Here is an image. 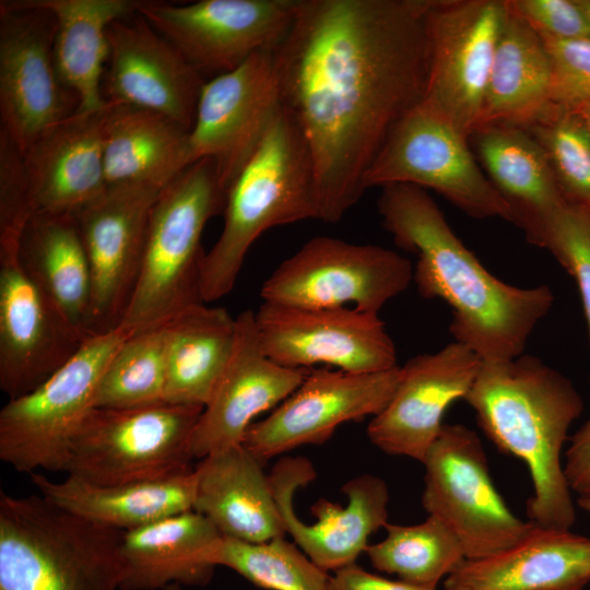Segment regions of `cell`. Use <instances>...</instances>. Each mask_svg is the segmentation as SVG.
Listing matches in <instances>:
<instances>
[{"mask_svg": "<svg viewBox=\"0 0 590 590\" xmlns=\"http://www.w3.org/2000/svg\"><path fill=\"white\" fill-rule=\"evenodd\" d=\"M430 0H298L273 50L282 108L310 154L318 219L337 223L394 125L424 96Z\"/></svg>", "mask_w": 590, "mask_h": 590, "instance_id": "1", "label": "cell"}, {"mask_svg": "<svg viewBox=\"0 0 590 590\" xmlns=\"http://www.w3.org/2000/svg\"><path fill=\"white\" fill-rule=\"evenodd\" d=\"M377 205L396 245L417 255L413 281L418 293L450 306L455 341L483 362L523 354L530 334L554 303L551 288L517 287L489 273L423 188L384 186Z\"/></svg>", "mask_w": 590, "mask_h": 590, "instance_id": "2", "label": "cell"}, {"mask_svg": "<svg viewBox=\"0 0 590 590\" xmlns=\"http://www.w3.org/2000/svg\"><path fill=\"white\" fill-rule=\"evenodd\" d=\"M464 401L495 446L527 464L533 488L527 503L530 521L570 530L576 509L560 456L568 429L583 408L573 382L528 354L482 361Z\"/></svg>", "mask_w": 590, "mask_h": 590, "instance_id": "3", "label": "cell"}, {"mask_svg": "<svg viewBox=\"0 0 590 590\" xmlns=\"http://www.w3.org/2000/svg\"><path fill=\"white\" fill-rule=\"evenodd\" d=\"M222 232L205 253V304L234 287L245 257L266 231L318 219L316 182L307 144L282 108L226 191Z\"/></svg>", "mask_w": 590, "mask_h": 590, "instance_id": "4", "label": "cell"}, {"mask_svg": "<svg viewBox=\"0 0 590 590\" xmlns=\"http://www.w3.org/2000/svg\"><path fill=\"white\" fill-rule=\"evenodd\" d=\"M226 190L211 160L189 165L152 206L139 279L119 327L132 334L160 328L203 304L202 232L224 211Z\"/></svg>", "mask_w": 590, "mask_h": 590, "instance_id": "5", "label": "cell"}, {"mask_svg": "<svg viewBox=\"0 0 590 590\" xmlns=\"http://www.w3.org/2000/svg\"><path fill=\"white\" fill-rule=\"evenodd\" d=\"M125 531L0 493V590H117Z\"/></svg>", "mask_w": 590, "mask_h": 590, "instance_id": "6", "label": "cell"}, {"mask_svg": "<svg viewBox=\"0 0 590 590\" xmlns=\"http://www.w3.org/2000/svg\"><path fill=\"white\" fill-rule=\"evenodd\" d=\"M202 410L168 402L93 408L71 441L63 472L103 485L191 472L190 441Z\"/></svg>", "mask_w": 590, "mask_h": 590, "instance_id": "7", "label": "cell"}, {"mask_svg": "<svg viewBox=\"0 0 590 590\" xmlns=\"http://www.w3.org/2000/svg\"><path fill=\"white\" fill-rule=\"evenodd\" d=\"M132 333L119 327L87 338L75 355L0 411V458L17 472H63L71 441L94 408L102 376Z\"/></svg>", "mask_w": 590, "mask_h": 590, "instance_id": "8", "label": "cell"}, {"mask_svg": "<svg viewBox=\"0 0 590 590\" xmlns=\"http://www.w3.org/2000/svg\"><path fill=\"white\" fill-rule=\"evenodd\" d=\"M423 465L422 505L458 540L465 559H479L517 543L533 526L522 521L496 489L477 434L444 424Z\"/></svg>", "mask_w": 590, "mask_h": 590, "instance_id": "9", "label": "cell"}, {"mask_svg": "<svg viewBox=\"0 0 590 590\" xmlns=\"http://www.w3.org/2000/svg\"><path fill=\"white\" fill-rule=\"evenodd\" d=\"M468 138L418 104L391 129L363 186L408 184L429 188L476 219L512 222L510 205L481 170Z\"/></svg>", "mask_w": 590, "mask_h": 590, "instance_id": "10", "label": "cell"}, {"mask_svg": "<svg viewBox=\"0 0 590 590\" xmlns=\"http://www.w3.org/2000/svg\"><path fill=\"white\" fill-rule=\"evenodd\" d=\"M412 263L398 252L329 236L306 241L263 282V302L299 307L378 311L413 281Z\"/></svg>", "mask_w": 590, "mask_h": 590, "instance_id": "11", "label": "cell"}, {"mask_svg": "<svg viewBox=\"0 0 590 590\" xmlns=\"http://www.w3.org/2000/svg\"><path fill=\"white\" fill-rule=\"evenodd\" d=\"M506 14L505 0H430L428 67L420 103L468 139L479 126Z\"/></svg>", "mask_w": 590, "mask_h": 590, "instance_id": "12", "label": "cell"}, {"mask_svg": "<svg viewBox=\"0 0 590 590\" xmlns=\"http://www.w3.org/2000/svg\"><path fill=\"white\" fill-rule=\"evenodd\" d=\"M54 38L49 11L26 0L0 2V130L22 155L79 107L58 75Z\"/></svg>", "mask_w": 590, "mask_h": 590, "instance_id": "13", "label": "cell"}, {"mask_svg": "<svg viewBox=\"0 0 590 590\" xmlns=\"http://www.w3.org/2000/svg\"><path fill=\"white\" fill-rule=\"evenodd\" d=\"M298 0L140 1L137 12L202 75L229 72L250 56L274 50L288 32Z\"/></svg>", "mask_w": 590, "mask_h": 590, "instance_id": "14", "label": "cell"}, {"mask_svg": "<svg viewBox=\"0 0 590 590\" xmlns=\"http://www.w3.org/2000/svg\"><path fill=\"white\" fill-rule=\"evenodd\" d=\"M255 321L264 352L284 367L376 373L398 366L394 343L375 312L263 302Z\"/></svg>", "mask_w": 590, "mask_h": 590, "instance_id": "15", "label": "cell"}, {"mask_svg": "<svg viewBox=\"0 0 590 590\" xmlns=\"http://www.w3.org/2000/svg\"><path fill=\"white\" fill-rule=\"evenodd\" d=\"M282 109L273 50L204 82L189 132L191 164L211 160L227 191Z\"/></svg>", "mask_w": 590, "mask_h": 590, "instance_id": "16", "label": "cell"}, {"mask_svg": "<svg viewBox=\"0 0 590 590\" xmlns=\"http://www.w3.org/2000/svg\"><path fill=\"white\" fill-rule=\"evenodd\" d=\"M20 239L0 240V389L10 399L45 382L85 341L20 260Z\"/></svg>", "mask_w": 590, "mask_h": 590, "instance_id": "17", "label": "cell"}, {"mask_svg": "<svg viewBox=\"0 0 590 590\" xmlns=\"http://www.w3.org/2000/svg\"><path fill=\"white\" fill-rule=\"evenodd\" d=\"M399 376V365L376 373L316 369L269 416L250 425L241 445L262 463L302 446L321 445L342 424L379 414Z\"/></svg>", "mask_w": 590, "mask_h": 590, "instance_id": "18", "label": "cell"}, {"mask_svg": "<svg viewBox=\"0 0 590 590\" xmlns=\"http://www.w3.org/2000/svg\"><path fill=\"white\" fill-rule=\"evenodd\" d=\"M315 477L314 464L305 457H282L269 474L286 534L317 566L335 571L355 564L369 536L388 523L389 491L379 476H355L342 487L347 504L318 499L310 508L317 521L307 524L297 517L293 498Z\"/></svg>", "mask_w": 590, "mask_h": 590, "instance_id": "19", "label": "cell"}, {"mask_svg": "<svg viewBox=\"0 0 590 590\" xmlns=\"http://www.w3.org/2000/svg\"><path fill=\"white\" fill-rule=\"evenodd\" d=\"M158 192L140 186L108 187L75 215L91 270V337L119 328L123 319Z\"/></svg>", "mask_w": 590, "mask_h": 590, "instance_id": "20", "label": "cell"}, {"mask_svg": "<svg viewBox=\"0 0 590 590\" xmlns=\"http://www.w3.org/2000/svg\"><path fill=\"white\" fill-rule=\"evenodd\" d=\"M107 37L104 99L157 113L190 131L202 75L138 12L113 22Z\"/></svg>", "mask_w": 590, "mask_h": 590, "instance_id": "21", "label": "cell"}, {"mask_svg": "<svg viewBox=\"0 0 590 590\" xmlns=\"http://www.w3.org/2000/svg\"><path fill=\"white\" fill-rule=\"evenodd\" d=\"M481 365L472 350L456 341L409 359L400 366L389 403L367 426L370 442L388 455L422 463L442 429L446 410L464 400Z\"/></svg>", "mask_w": 590, "mask_h": 590, "instance_id": "22", "label": "cell"}, {"mask_svg": "<svg viewBox=\"0 0 590 590\" xmlns=\"http://www.w3.org/2000/svg\"><path fill=\"white\" fill-rule=\"evenodd\" d=\"M236 321L231 358L191 437L192 459L241 445L252 420L275 409L307 375L305 369L284 367L267 355L259 340L255 311L240 312Z\"/></svg>", "mask_w": 590, "mask_h": 590, "instance_id": "23", "label": "cell"}, {"mask_svg": "<svg viewBox=\"0 0 590 590\" xmlns=\"http://www.w3.org/2000/svg\"><path fill=\"white\" fill-rule=\"evenodd\" d=\"M107 107L74 113L46 130L22 155L34 213L75 216L105 193Z\"/></svg>", "mask_w": 590, "mask_h": 590, "instance_id": "24", "label": "cell"}, {"mask_svg": "<svg viewBox=\"0 0 590 590\" xmlns=\"http://www.w3.org/2000/svg\"><path fill=\"white\" fill-rule=\"evenodd\" d=\"M589 581L590 538L533 523L508 548L463 560L447 577L445 589L582 590Z\"/></svg>", "mask_w": 590, "mask_h": 590, "instance_id": "25", "label": "cell"}, {"mask_svg": "<svg viewBox=\"0 0 590 590\" xmlns=\"http://www.w3.org/2000/svg\"><path fill=\"white\" fill-rule=\"evenodd\" d=\"M193 469L192 510L229 539L263 543L285 536L263 463L243 445L211 453Z\"/></svg>", "mask_w": 590, "mask_h": 590, "instance_id": "26", "label": "cell"}, {"mask_svg": "<svg viewBox=\"0 0 590 590\" xmlns=\"http://www.w3.org/2000/svg\"><path fill=\"white\" fill-rule=\"evenodd\" d=\"M223 539L219 530L194 510L125 531L119 547L120 589L204 586L217 566Z\"/></svg>", "mask_w": 590, "mask_h": 590, "instance_id": "27", "label": "cell"}, {"mask_svg": "<svg viewBox=\"0 0 590 590\" xmlns=\"http://www.w3.org/2000/svg\"><path fill=\"white\" fill-rule=\"evenodd\" d=\"M473 135L488 179L512 210V223L540 247L546 225L568 202L546 153L519 126H485Z\"/></svg>", "mask_w": 590, "mask_h": 590, "instance_id": "28", "label": "cell"}, {"mask_svg": "<svg viewBox=\"0 0 590 590\" xmlns=\"http://www.w3.org/2000/svg\"><path fill=\"white\" fill-rule=\"evenodd\" d=\"M189 132L157 113L108 103L104 125L107 187L161 191L191 165Z\"/></svg>", "mask_w": 590, "mask_h": 590, "instance_id": "29", "label": "cell"}, {"mask_svg": "<svg viewBox=\"0 0 590 590\" xmlns=\"http://www.w3.org/2000/svg\"><path fill=\"white\" fill-rule=\"evenodd\" d=\"M40 495L59 508L91 522L130 531L192 510L194 472L174 477L103 485L72 475L55 482L40 472L30 474Z\"/></svg>", "mask_w": 590, "mask_h": 590, "instance_id": "30", "label": "cell"}, {"mask_svg": "<svg viewBox=\"0 0 590 590\" xmlns=\"http://www.w3.org/2000/svg\"><path fill=\"white\" fill-rule=\"evenodd\" d=\"M55 20L54 59L62 84L78 98L76 113H94L108 103L102 93L109 46L107 32L137 12L138 0H26Z\"/></svg>", "mask_w": 590, "mask_h": 590, "instance_id": "31", "label": "cell"}, {"mask_svg": "<svg viewBox=\"0 0 590 590\" xmlns=\"http://www.w3.org/2000/svg\"><path fill=\"white\" fill-rule=\"evenodd\" d=\"M20 260L70 326L91 337L92 280L73 215L34 213L20 238Z\"/></svg>", "mask_w": 590, "mask_h": 590, "instance_id": "32", "label": "cell"}, {"mask_svg": "<svg viewBox=\"0 0 590 590\" xmlns=\"http://www.w3.org/2000/svg\"><path fill=\"white\" fill-rule=\"evenodd\" d=\"M505 1L506 14L477 129L491 125L527 127L551 106V61L545 45Z\"/></svg>", "mask_w": 590, "mask_h": 590, "instance_id": "33", "label": "cell"}, {"mask_svg": "<svg viewBox=\"0 0 590 590\" xmlns=\"http://www.w3.org/2000/svg\"><path fill=\"white\" fill-rule=\"evenodd\" d=\"M167 326L165 402L202 406L231 358L236 318L226 308L199 304Z\"/></svg>", "mask_w": 590, "mask_h": 590, "instance_id": "34", "label": "cell"}, {"mask_svg": "<svg viewBox=\"0 0 590 590\" xmlns=\"http://www.w3.org/2000/svg\"><path fill=\"white\" fill-rule=\"evenodd\" d=\"M382 541L365 550L370 564L404 582L436 589L463 560V551L449 528L434 516L410 526L388 522Z\"/></svg>", "mask_w": 590, "mask_h": 590, "instance_id": "35", "label": "cell"}, {"mask_svg": "<svg viewBox=\"0 0 590 590\" xmlns=\"http://www.w3.org/2000/svg\"><path fill=\"white\" fill-rule=\"evenodd\" d=\"M167 326L129 335L99 381L94 408L132 409L165 402Z\"/></svg>", "mask_w": 590, "mask_h": 590, "instance_id": "36", "label": "cell"}, {"mask_svg": "<svg viewBox=\"0 0 590 590\" xmlns=\"http://www.w3.org/2000/svg\"><path fill=\"white\" fill-rule=\"evenodd\" d=\"M217 566H225L267 590H329L328 571L285 536L263 543L223 539Z\"/></svg>", "mask_w": 590, "mask_h": 590, "instance_id": "37", "label": "cell"}, {"mask_svg": "<svg viewBox=\"0 0 590 590\" xmlns=\"http://www.w3.org/2000/svg\"><path fill=\"white\" fill-rule=\"evenodd\" d=\"M543 148L569 202L590 204V130L571 108L551 105L527 127Z\"/></svg>", "mask_w": 590, "mask_h": 590, "instance_id": "38", "label": "cell"}, {"mask_svg": "<svg viewBox=\"0 0 590 590\" xmlns=\"http://www.w3.org/2000/svg\"><path fill=\"white\" fill-rule=\"evenodd\" d=\"M575 279L590 337V209L567 202L545 227L541 246Z\"/></svg>", "mask_w": 590, "mask_h": 590, "instance_id": "39", "label": "cell"}, {"mask_svg": "<svg viewBox=\"0 0 590 590\" xmlns=\"http://www.w3.org/2000/svg\"><path fill=\"white\" fill-rule=\"evenodd\" d=\"M540 37L551 61V105L574 109L590 103V37Z\"/></svg>", "mask_w": 590, "mask_h": 590, "instance_id": "40", "label": "cell"}, {"mask_svg": "<svg viewBox=\"0 0 590 590\" xmlns=\"http://www.w3.org/2000/svg\"><path fill=\"white\" fill-rule=\"evenodd\" d=\"M33 214L23 156L0 130V238H20Z\"/></svg>", "mask_w": 590, "mask_h": 590, "instance_id": "41", "label": "cell"}, {"mask_svg": "<svg viewBox=\"0 0 590 590\" xmlns=\"http://www.w3.org/2000/svg\"><path fill=\"white\" fill-rule=\"evenodd\" d=\"M540 36L556 39L590 37V23L577 0H507Z\"/></svg>", "mask_w": 590, "mask_h": 590, "instance_id": "42", "label": "cell"}, {"mask_svg": "<svg viewBox=\"0 0 590 590\" xmlns=\"http://www.w3.org/2000/svg\"><path fill=\"white\" fill-rule=\"evenodd\" d=\"M564 473L571 491L590 496V418L571 438Z\"/></svg>", "mask_w": 590, "mask_h": 590, "instance_id": "43", "label": "cell"}, {"mask_svg": "<svg viewBox=\"0 0 590 590\" xmlns=\"http://www.w3.org/2000/svg\"><path fill=\"white\" fill-rule=\"evenodd\" d=\"M329 590H437L414 586L402 580H390L371 574L356 564L333 571Z\"/></svg>", "mask_w": 590, "mask_h": 590, "instance_id": "44", "label": "cell"}, {"mask_svg": "<svg viewBox=\"0 0 590 590\" xmlns=\"http://www.w3.org/2000/svg\"><path fill=\"white\" fill-rule=\"evenodd\" d=\"M574 109H576L581 115L590 130V103L581 104Z\"/></svg>", "mask_w": 590, "mask_h": 590, "instance_id": "45", "label": "cell"}, {"mask_svg": "<svg viewBox=\"0 0 590 590\" xmlns=\"http://www.w3.org/2000/svg\"><path fill=\"white\" fill-rule=\"evenodd\" d=\"M578 506L590 515V496H579Z\"/></svg>", "mask_w": 590, "mask_h": 590, "instance_id": "46", "label": "cell"}, {"mask_svg": "<svg viewBox=\"0 0 590 590\" xmlns=\"http://www.w3.org/2000/svg\"><path fill=\"white\" fill-rule=\"evenodd\" d=\"M590 23V0H577Z\"/></svg>", "mask_w": 590, "mask_h": 590, "instance_id": "47", "label": "cell"}, {"mask_svg": "<svg viewBox=\"0 0 590 590\" xmlns=\"http://www.w3.org/2000/svg\"><path fill=\"white\" fill-rule=\"evenodd\" d=\"M445 590H468V589L458 587V588H450V589H445Z\"/></svg>", "mask_w": 590, "mask_h": 590, "instance_id": "48", "label": "cell"}, {"mask_svg": "<svg viewBox=\"0 0 590 590\" xmlns=\"http://www.w3.org/2000/svg\"><path fill=\"white\" fill-rule=\"evenodd\" d=\"M588 206H589V209H590V204H589Z\"/></svg>", "mask_w": 590, "mask_h": 590, "instance_id": "49", "label": "cell"}]
</instances>
